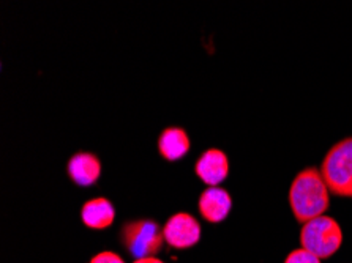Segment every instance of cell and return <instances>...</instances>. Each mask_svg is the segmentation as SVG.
<instances>
[{"label":"cell","mask_w":352,"mask_h":263,"mask_svg":"<svg viewBox=\"0 0 352 263\" xmlns=\"http://www.w3.org/2000/svg\"><path fill=\"white\" fill-rule=\"evenodd\" d=\"M289 205L298 224L324 216L330 207V191L321 170L305 168L298 172L289 187Z\"/></svg>","instance_id":"obj_1"},{"label":"cell","mask_w":352,"mask_h":263,"mask_svg":"<svg viewBox=\"0 0 352 263\" xmlns=\"http://www.w3.org/2000/svg\"><path fill=\"white\" fill-rule=\"evenodd\" d=\"M122 248L136 260L155 257L164 244V233L162 225L155 219L140 218L122 224L119 230Z\"/></svg>","instance_id":"obj_2"},{"label":"cell","mask_w":352,"mask_h":263,"mask_svg":"<svg viewBox=\"0 0 352 263\" xmlns=\"http://www.w3.org/2000/svg\"><path fill=\"white\" fill-rule=\"evenodd\" d=\"M321 174L330 194L352 198V137H346L325 153Z\"/></svg>","instance_id":"obj_3"},{"label":"cell","mask_w":352,"mask_h":263,"mask_svg":"<svg viewBox=\"0 0 352 263\" xmlns=\"http://www.w3.org/2000/svg\"><path fill=\"white\" fill-rule=\"evenodd\" d=\"M300 244L319 259H330L343 244V232L337 219L330 216L314 218L302 225Z\"/></svg>","instance_id":"obj_4"},{"label":"cell","mask_w":352,"mask_h":263,"mask_svg":"<svg viewBox=\"0 0 352 263\" xmlns=\"http://www.w3.org/2000/svg\"><path fill=\"white\" fill-rule=\"evenodd\" d=\"M164 240L174 249H190L201 241V224L188 213H175L163 227Z\"/></svg>","instance_id":"obj_5"},{"label":"cell","mask_w":352,"mask_h":263,"mask_svg":"<svg viewBox=\"0 0 352 263\" xmlns=\"http://www.w3.org/2000/svg\"><path fill=\"white\" fill-rule=\"evenodd\" d=\"M201 216L207 222L220 224L229 216L232 210V198L226 190L212 186L202 192L199 201H197Z\"/></svg>","instance_id":"obj_6"},{"label":"cell","mask_w":352,"mask_h":263,"mask_svg":"<svg viewBox=\"0 0 352 263\" xmlns=\"http://www.w3.org/2000/svg\"><path fill=\"white\" fill-rule=\"evenodd\" d=\"M195 172L210 187L223 183L229 175V161L226 153L218 148L207 150L196 161Z\"/></svg>","instance_id":"obj_7"},{"label":"cell","mask_w":352,"mask_h":263,"mask_svg":"<svg viewBox=\"0 0 352 263\" xmlns=\"http://www.w3.org/2000/svg\"><path fill=\"white\" fill-rule=\"evenodd\" d=\"M68 176L78 186H94L101 176V161L90 152L74 153L67 164Z\"/></svg>","instance_id":"obj_8"},{"label":"cell","mask_w":352,"mask_h":263,"mask_svg":"<svg viewBox=\"0 0 352 263\" xmlns=\"http://www.w3.org/2000/svg\"><path fill=\"white\" fill-rule=\"evenodd\" d=\"M81 219L85 227L94 230H104L113 225L116 219V208L108 198H90L82 205Z\"/></svg>","instance_id":"obj_9"},{"label":"cell","mask_w":352,"mask_h":263,"mask_svg":"<svg viewBox=\"0 0 352 263\" xmlns=\"http://www.w3.org/2000/svg\"><path fill=\"white\" fill-rule=\"evenodd\" d=\"M190 137L184 128L169 126L163 130L158 137V152L170 163L182 159L190 152Z\"/></svg>","instance_id":"obj_10"},{"label":"cell","mask_w":352,"mask_h":263,"mask_svg":"<svg viewBox=\"0 0 352 263\" xmlns=\"http://www.w3.org/2000/svg\"><path fill=\"white\" fill-rule=\"evenodd\" d=\"M285 263H321V259L311 254L310 251L298 248L287 254L285 259Z\"/></svg>","instance_id":"obj_11"},{"label":"cell","mask_w":352,"mask_h":263,"mask_svg":"<svg viewBox=\"0 0 352 263\" xmlns=\"http://www.w3.org/2000/svg\"><path fill=\"white\" fill-rule=\"evenodd\" d=\"M90 263H125V262L119 254H116V252L104 251V252H100L97 255H94Z\"/></svg>","instance_id":"obj_12"},{"label":"cell","mask_w":352,"mask_h":263,"mask_svg":"<svg viewBox=\"0 0 352 263\" xmlns=\"http://www.w3.org/2000/svg\"><path fill=\"white\" fill-rule=\"evenodd\" d=\"M133 263H164V262L157 259V257H147V259H140V260H135Z\"/></svg>","instance_id":"obj_13"}]
</instances>
